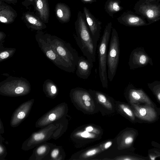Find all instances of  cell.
Here are the masks:
<instances>
[{"instance_id":"obj_19","label":"cell","mask_w":160,"mask_h":160,"mask_svg":"<svg viewBox=\"0 0 160 160\" xmlns=\"http://www.w3.org/2000/svg\"><path fill=\"white\" fill-rule=\"evenodd\" d=\"M47 56L51 60H54L56 58L55 54L52 50H49L46 52Z\"/></svg>"},{"instance_id":"obj_3","label":"cell","mask_w":160,"mask_h":160,"mask_svg":"<svg viewBox=\"0 0 160 160\" xmlns=\"http://www.w3.org/2000/svg\"><path fill=\"white\" fill-rule=\"evenodd\" d=\"M119 38L116 30L112 28L111 36L108 52L107 66L108 78L112 82L116 72L120 55Z\"/></svg>"},{"instance_id":"obj_5","label":"cell","mask_w":160,"mask_h":160,"mask_svg":"<svg viewBox=\"0 0 160 160\" xmlns=\"http://www.w3.org/2000/svg\"><path fill=\"white\" fill-rule=\"evenodd\" d=\"M68 108L67 104L61 103L43 114L36 122L35 127L43 128L65 117Z\"/></svg>"},{"instance_id":"obj_8","label":"cell","mask_w":160,"mask_h":160,"mask_svg":"<svg viewBox=\"0 0 160 160\" xmlns=\"http://www.w3.org/2000/svg\"><path fill=\"white\" fill-rule=\"evenodd\" d=\"M76 73L79 78L87 79L91 74L93 67V62L82 56L79 57L77 64Z\"/></svg>"},{"instance_id":"obj_6","label":"cell","mask_w":160,"mask_h":160,"mask_svg":"<svg viewBox=\"0 0 160 160\" xmlns=\"http://www.w3.org/2000/svg\"><path fill=\"white\" fill-rule=\"evenodd\" d=\"M34 102V99L25 102L15 110L10 121V125L12 127L18 126L28 116Z\"/></svg>"},{"instance_id":"obj_24","label":"cell","mask_w":160,"mask_h":160,"mask_svg":"<svg viewBox=\"0 0 160 160\" xmlns=\"http://www.w3.org/2000/svg\"><path fill=\"white\" fill-rule=\"evenodd\" d=\"M4 132V127L3 124L2 120L0 118V133L2 134Z\"/></svg>"},{"instance_id":"obj_10","label":"cell","mask_w":160,"mask_h":160,"mask_svg":"<svg viewBox=\"0 0 160 160\" xmlns=\"http://www.w3.org/2000/svg\"><path fill=\"white\" fill-rule=\"evenodd\" d=\"M120 0H107L104 6L106 12L111 17L114 14L121 11L123 8L120 5Z\"/></svg>"},{"instance_id":"obj_13","label":"cell","mask_w":160,"mask_h":160,"mask_svg":"<svg viewBox=\"0 0 160 160\" xmlns=\"http://www.w3.org/2000/svg\"><path fill=\"white\" fill-rule=\"evenodd\" d=\"M0 160H4L8 153L6 147L2 143L3 138L1 135H0Z\"/></svg>"},{"instance_id":"obj_34","label":"cell","mask_w":160,"mask_h":160,"mask_svg":"<svg viewBox=\"0 0 160 160\" xmlns=\"http://www.w3.org/2000/svg\"><path fill=\"white\" fill-rule=\"evenodd\" d=\"M158 98L159 100L160 101V93H159L158 96Z\"/></svg>"},{"instance_id":"obj_4","label":"cell","mask_w":160,"mask_h":160,"mask_svg":"<svg viewBox=\"0 0 160 160\" xmlns=\"http://www.w3.org/2000/svg\"><path fill=\"white\" fill-rule=\"evenodd\" d=\"M56 126L53 122L32 132L23 143L22 150L27 151L35 148L40 144L53 139V134Z\"/></svg>"},{"instance_id":"obj_16","label":"cell","mask_w":160,"mask_h":160,"mask_svg":"<svg viewBox=\"0 0 160 160\" xmlns=\"http://www.w3.org/2000/svg\"><path fill=\"white\" fill-rule=\"evenodd\" d=\"M57 51L59 54L62 56H65L67 54V51L65 49L62 47L58 46L57 48Z\"/></svg>"},{"instance_id":"obj_25","label":"cell","mask_w":160,"mask_h":160,"mask_svg":"<svg viewBox=\"0 0 160 160\" xmlns=\"http://www.w3.org/2000/svg\"><path fill=\"white\" fill-rule=\"evenodd\" d=\"M84 3L91 4L97 2L96 0H80Z\"/></svg>"},{"instance_id":"obj_7","label":"cell","mask_w":160,"mask_h":160,"mask_svg":"<svg viewBox=\"0 0 160 160\" xmlns=\"http://www.w3.org/2000/svg\"><path fill=\"white\" fill-rule=\"evenodd\" d=\"M83 10L93 40L95 44L97 45L102 29V22L96 18L86 7H83Z\"/></svg>"},{"instance_id":"obj_2","label":"cell","mask_w":160,"mask_h":160,"mask_svg":"<svg viewBox=\"0 0 160 160\" xmlns=\"http://www.w3.org/2000/svg\"><path fill=\"white\" fill-rule=\"evenodd\" d=\"M112 28L111 22L106 26L98 47L99 75L102 87L105 88L108 86L107 71L108 48Z\"/></svg>"},{"instance_id":"obj_20","label":"cell","mask_w":160,"mask_h":160,"mask_svg":"<svg viewBox=\"0 0 160 160\" xmlns=\"http://www.w3.org/2000/svg\"><path fill=\"white\" fill-rule=\"evenodd\" d=\"M133 141V138L132 137L128 136L125 138L124 142L126 144L128 145L131 144Z\"/></svg>"},{"instance_id":"obj_26","label":"cell","mask_w":160,"mask_h":160,"mask_svg":"<svg viewBox=\"0 0 160 160\" xmlns=\"http://www.w3.org/2000/svg\"><path fill=\"white\" fill-rule=\"evenodd\" d=\"M146 61V58L144 55H142L140 59V62L141 64H144Z\"/></svg>"},{"instance_id":"obj_28","label":"cell","mask_w":160,"mask_h":160,"mask_svg":"<svg viewBox=\"0 0 160 160\" xmlns=\"http://www.w3.org/2000/svg\"><path fill=\"white\" fill-rule=\"evenodd\" d=\"M37 6L38 8L41 9L43 7V3L42 1L41 0H38L37 2Z\"/></svg>"},{"instance_id":"obj_33","label":"cell","mask_w":160,"mask_h":160,"mask_svg":"<svg viewBox=\"0 0 160 160\" xmlns=\"http://www.w3.org/2000/svg\"><path fill=\"white\" fill-rule=\"evenodd\" d=\"M88 100L84 101V103L85 105L87 107L91 105V103Z\"/></svg>"},{"instance_id":"obj_31","label":"cell","mask_w":160,"mask_h":160,"mask_svg":"<svg viewBox=\"0 0 160 160\" xmlns=\"http://www.w3.org/2000/svg\"><path fill=\"white\" fill-rule=\"evenodd\" d=\"M0 21L1 22L4 23H6L7 22V19L5 17L2 16H0Z\"/></svg>"},{"instance_id":"obj_18","label":"cell","mask_w":160,"mask_h":160,"mask_svg":"<svg viewBox=\"0 0 160 160\" xmlns=\"http://www.w3.org/2000/svg\"><path fill=\"white\" fill-rule=\"evenodd\" d=\"M98 152V150L96 149L89 150L85 153V156L88 157L93 156L96 154Z\"/></svg>"},{"instance_id":"obj_17","label":"cell","mask_w":160,"mask_h":160,"mask_svg":"<svg viewBox=\"0 0 160 160\" xmlns=\"http://www.w3.org/2000/svg\"><path fill=\"white\" fill-rule=\"evenodd\" d=\"M89 132L85 130L81 132L79 135L80 136L85 138L92 137H93L91 133H89Z\"/></svg>"},{"instance_id":"obj_32","label":"cell","mask_w":160,"mask_h":160,"mask_svg":"<svg viewBox=\"0 0 160 160\" xmlns=\"http://www.w3.org/2000/svg\"><path fill=\"white\" fill-rule=\"evenodd\" d=\"M93 129V128L91 126H88L85 128V130L88 132H92Z\"/></svg>"},{"instance_id":"obj_29","label":"cell","mask_w":160,"mask_h":160,"mask_svg":"<svg viewBox=\"0 0 160 160\" xmlns=\"http://www.w3.org/2000/svg\"><path fill=\"white\" fill-rule=\"evenodd\" d=\"M57 15L59 18H62L63 16V13L62 11L60 9H58L57 11Z\"/></svg>"},{"instance_id":"obj_30","label":"cell","mask_w":160,"mask_h":160,"mask_svg":"<svg viewBox=\"0 0 160 160\" xmlns=\"http://www.w3.org/2000/svg\"><path fill=\"white\" fill-rule=\"evenodd\" d=\"M112 144V142L110 141L106 142L104 145V147L105 149H107L109 148Z\"/></svg>"},{"instance_id":"obj_21","label":"cell","mask_w":160,"mask_h":160,"mask_svg":"<svg viewBox=\"0 0 160 160\" xmlns=\"http://www.w3.org/2000/svg\"><path fill=\"white\" fill-rule=\"evenodd\" d=\"M9 56L8 52L7 51L2 52L0 54V58L2 59H4L7 58Z\"/></svg>"},{"instance_id":"obj_22","label":"cell","mask_w":160,"mask_h":160,"mask_svg":"<svg viewBox=\"0 0 160 160\" xmlns=\"http://www.w3.org/2000/svg\"><path fill=\"white\" fill-rule=\"evenodd\" d=\"M131 95L132 98L135 100H138L140 98L139 95L135 91L132 92Z\"/></svg>"},{"instance_id":"obj_12","label":"cell","mask_w":160,"mask_h":160,"mask_svg":"<svg viewBox=\"0 0 160 160\" xmlns=\"http://www.w3.org/2000/svg\"><path fill=\"white\" fill-rule=\"evenodd\" d=\"M65 117L57 120L53 123L56 126L54 132L53 134V139L56 140L59 138L65 131Z\"/></svg>"},{"instance_id":"obj_14","label":"cell","mask_w":160,"mask_h":160,"mask_svg":"<svg viewBox=\"0 0 160 160\" xmlns=\"http://www.w3.org/2000/svg\"><path fill=\"white\" fill-rule=\"evenodd\" d=\"M26 18L28 21L31 23L40 26L41 24L35 18L28 15H26Z\"/></svg>"},{"instance_id":"obj_15","label":"cell","mask_w":160,"mask_h":160,"mask_svg":"<svg viewBox=\"0 0 160 160\" xmlns=\"http://www.w3.org/2000/svg\"><path fill=\"white\" fill-rule=\"evenodd\" d=\"M120 107L123 111L128 116L130 117H132L133 113L132 111L128 107L124 105H122Z\"/></svg>"},{"instance_id":"obj_27","label":"cell","mask_w":160,"mask_h":160,"mask_svg":"<svg viewBox=\"0 0 160 160\" xmlns=\"http://www.w3.org/2000/svg\"><path fill=\"white\" fill-rule=\"evenodd\" d=\"M139 113L142 116H144L146 113V110L144 108H141L139 110Z\"/></svg>"},{"instance_id":"obj_23","label":"cell","mask_w":160,"mask_h":160,"mask_svg":"<svg viewBox=\"0 0 160 160\" xmlns=\"http://www.w3.org/2000/svg\"><path fill=\"white\" fill-rule=\"evenodd\" d=\"M147 15L148 18H152L154 15V12L152 10L149 9L147 12Z\"/></svg>"},{"instance_id":"obj_9","label":"cell","mask_w":160,"mask_h":160,"mask_svg":"<svg viewBox=\"0 0 160 160\" xmlns=\"http://www.w3.org/2000/svg\"><path fill=\"white\" fill-rule=\"evenodd\" d=\"M56 145L52 143L45 142L42 143L35 147L32 154L28 159L29 160H44L48 155L52 148Z\"/></svg>"},{"instance_id":"obj_11","label":"cell","mask_w":160,"mask_h":160,"mask_svg":"<svg viewBox=\"0 0 160 160\" xmlns=\"http://www.w3.org/2000/svg\"><path fill=\"white\" fill-rule=\"evenodd\" d=\"M65 156V152L62 147L56 145L52 148L44 160H63Z\"/></svg>"},{"instance_id":"obj_1","label":"cell","mask_w":160,"mask_h":160,"mask_svg":"<svg viewBox=\"0 0 160 160\" xmlns=\"http://www.w3.org/2000/svg\"><path fill=\"white\" fill-rule=\"evenodd\" d=\"M75 25V39L78 46L87 59L95 62L97 45L93 40L83 12H78Z\"/></svg>"}]
</instances>
